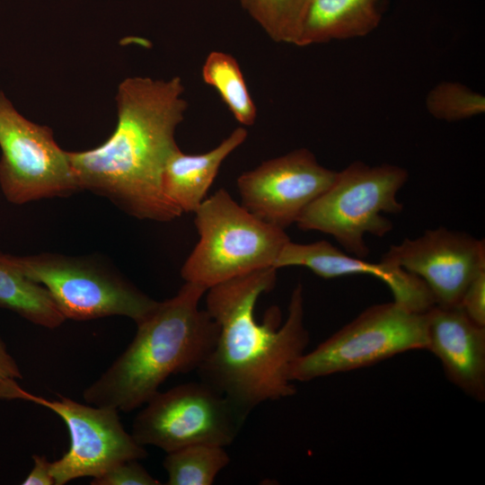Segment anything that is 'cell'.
Masks as SVG:
<instances>
[{
	"label": "cell",
	"instance_id": "9",
	"mask_svg": "<svg viewBox=\"0 0 485 485\" xmlns=\"http://www.w3.org/2000/svg\"><path fill=\"white\" fill-rule=\"evenodd\" d=\"M0 187L8 201L22 205L67 197L80 188L68 154L48 126L23 117L0 91Z\"/></svg>",
	"mask_w": 485,
	"mask_h": 485
},
{
	"label": "cell",
	"instance_id": "25",
	"mask_svg": "<svg viewBox=\"0 0 485 485\" xmlns=\"http://www.w3.org/2000/svg\"><path fill=\"white\" fill-rule=\"evenodd\" d=\"M33 466L28 476L22 482V485H55L50 471V463L40 454H33Z\"/></svg>",
	"mask_w": 485,
	"mask_h": 485
},
{
	"label": "cell",
	"instance_id": "11",
	"mask_svg": "<svg viewBox=\"0 0 485 485\" xmlns=\"http://www.w3.org/2000/svg\"><path fill=\"white\" fill-rule=\"evenodd\" d=\"M336 171L298 148L244 172L237 179L242 206L260 220L286 229L333 182Z\"/></svg>",
	"mask_w": 485,
	"mask_h": 485
},
{
	"label": "cell",
	"instance_id": "14",
	"mask_svg": "<svg viewBox=\"0 0 485 485\" xmlns=\"http://www.w3.org/2000/svg\"><path fill=\"white\" fill-rule=\"evenodd\" d=\"M428 347L445 376L466 395L485 399V327L460 307L433 305L427 312Z\"/></svg>",
	"mask_w": 485,
	"mask_h": 485
},
{
	"label": "cell",
	"instance_id": "10",
	"mask_svg": "<svg viewBox=\"0 0 485 485\" xmlns=\"http://www.w3.org/2000/svg\"><path fill=\"white\" fill-rule=\"evenodd\" d=\"M4 400H23L45 407L65 422L70 447L59 459L50 463L55 485H64L82 477L95 478L117 463L146 457L145 446L125 430L119 411L84 404L63 395L48 400L23 390L18 383L6 392Z\"/></svg>",
	"mask_w": 485,
	"mask_h": 485
},
{
	"label": "cell",
	"instance_id": "8",
	"mask_svg": "<svg viewBox=\"0 0 485 485\" xmlns=\"http://www.w3.org/2000/svg\"><path fill=\"white\" fill-rule=\"evenodd\" d=\"M146 404L131 434L140 445L166 454L193 445H230L248 416L202 380L159 391Z\"/></svg>",
	"mask_w": 485,
	"mask_h": 485
},
{
	"label": "cell",
	"instance_id": "18",
	"mask_svg": "<svg viewBox=\"0 0 485 485\" xmlns=\"http://www.w3.org/2000/svg\"><path fill=\"white\" fill-rule=\"evenodd\" d=\"M204 82L214 87L234 119L242 126L254 124L256 106L236 59L222 51L208 54L202 66Z\"/></svg>",
	"mask_w": 485,
	"mask_h": 485
},
{
	"label": "cell",
	"instance_id": "2",
	"mask_svg": "<svg viewBox=\"0 0 485 485\" xmlns=\"http://www.w3.org/2000/svg\"><path fill=\"white\" fill-rule=\"evenodd\" d=\"M181 77L123 80L116 95L118 119L101 145L67 152L80 190L105 197L128 215L171 222L183 214L165 195L163 173L179 148L174 133L188 103Z\"/></svg>",
	"mask_w": 485,
	"mask_h": 485
},
{
	"label": "cell",
	"instance_id": "3",
	"mask_svg": "<svg viewBox=\"0 0 485 485\" xmlns=\"http://www.w3.org/2000/svg\"><path fill=\"white\" fill-rule=\"evenodd\" d=\"M207 288L185 282L157 302L139 322L132 341L83 392L85 402L129 412L146 404L172 375L197 371L213 349L217 323L198 307Z\"/></svg>",
	"mask_w": 485,
	"mask_h": 485
},
{
	"label": "cell",
	"instance_id": "15",
	"mask_svg": "<svg viewBox=\"0 0 485 485\" xmlns=\"http://www.w3.org/2000/svg\"><path fill=\"white\" fill-rule=\"evenodd\" d=\"M247 130L239 127L212 150L189 154L175 150L163 173V189L182 213H194L205 200L225 158L246 139Z\"/></svg>",
	"mask_w": 485,
	"mask_h": 485
},
{
	"label": "cell",
	"instance_id": "22",
	"mask_svg": "<svg viewBox=\"0 0 485 485\" xmlns=\"http://www.w3.org/2000/svg\"><path fill=\"white\" fill-rule=\"evenodd\" d=\"M92 485H159L138 460L120 462L98 477L93 478Z\"/></svg>",
	"mask_w": 485,
	"mask_h": 485
},
{
	"label": "cell",
	"instance_id": "16",
	"mask_svg": "<svg viewBox=\"0 0 485 485\" xmlns=\"http://www.w3.org/2000/svg\"><path fill=\"white\" fill-rule=\"evenodd\" d=\"M382 0H310L295 46L360 38L381 20Z\"/></svg>",
	"mask_w": 485,
	"mask_h": 485
},
{
	"label": "cell",
	"instance_id": "21",
	"mask_svg": "<svg viewBox=\"0 0 485 485\" xmlns=\"http://www.w3.org/2000/svg\"><path fill=\"white\" fill-rule=\"evenodd\" d=\"M426 108L436 119L459 121L483 114L485 97L463 84L442 82L428 93Z\"/></svg>",
	"mask_w": 485,
	"mask_h": 485
},
{
	"label": "cell",
	"instance_id": "6",
	"mask_svg": "<svg viewBox=\"0 0 485 485\" xmlns=\"http://www.w3.org/2000/svg\"><path fill=\"white\" fill-rule=\"evenodd\" d=\"M427 312V311H426ZM426 312L392 301L365 309L292 366L293 382L356 370L414 349H427Z\"/></svg>",
	"mask_w": 485,
	"mask_h": 485
},
{
	"label": "cell",
	"instance_id": "23",
	"mask_svg": "<svg viewBox=\"0 0 485 485\" xmlns=\"http://www.w3.org/2000/svg\"><path fill=\"white\" fill-rule=\"evenodd\" d=\"M458 307L475 323L485 327V269L468 285Z\"/></svg>",
	"mask_w": 485,
	"mask_h": 485
},
{
	"label": "cell",
	"instance_id": "19",
	"mask_svg": "<svg viewBox=\"0 0 485 485\" xmlns=\"http://www.w3.org/2000/svg\"><path fill=\"white\" fill-rule=\"evenodd\" d=\"M224 446L193 445L167 453L163 467L168 485H210L229 463Z\"/></svg>",
	"mask_w": 485,
	"mask_h": 485
},
{
	"label": "cell",
	"instance_id": "20",
	"mask_svg": "<svg viewBox=\"0 0 485 485\" xmlns=\"http://www.w3.org/2000/svg\"><path fill=\"white\" fill-rule=\"evenodd\" d=\"M274 41L296 45L310 0H239Z\"/></svg>",
	"mask_w": 485,
	"mask_h": 485
},
{
	"label": "cell",
	"instance_id": "13",
	"mask_svg": "<svg viewBox=\"0 0 485 485\" xmlns=\"http://www.w3.org/2000/svg\"><path fill=\"white\" fill-rule=\"evenodd\" d=\"M305 267L323 278L348 275H369L382 280L391 290L393 301L419 313L435 305L426 284L417 276L380 260L370 262L336 248L325 240L310 243L288 241L279 252L274 268Z\"/></svg>",
	"mask_w": 485,
	"mask_h": 485
},
{
	"label": "cell",
	"instance_id": "1",
	"mask_svg": "<svg viewBox=\"0 0 485 485\" xmlns=\"http://www.w3.org/2000/svg\"><path fill=\"white\" fill-rule=\"evenodd\" d=\"M277 270L259 269L207 290L206 310L217 323L218 336L197 372L200 380L248 415L262 402L296 392L292 366L305 352L310 340L301 283L291 294L284 322L276 306L267 311L261 322L255 318V304L275 287Z\"/></svg>",
	"mask_w": 485,
	"mask_h": 485
},
{
	"label": "cell",
	"instance_id": "12",
	"mask_svg": "<svg viewBox=\"0 0 485 485\" xmlns=\"http://www.w3.org/2000/svg\"><path fill=\"white\" fill-rule=\"evenodd\" d=\"M380 260L419 278L435 304L457 307L472 278L485 269V242L464 232L437 227L392 245Z\"/></svg>",
	"mask_w": 485,
	"mask_h": 485
},
{
	"label": "cell",
	"instance_id": "5",
	"mask_svg": "<svg viewBox=\"0 0 485 485\" xmlns=\"http://www.w3.org/2000/svg\"><path fill=\"white\" fill-rule=\"evenodd\" d=\"M409 179L406 169L390 163L370 166L361 161L337 172L332 184L295 222L304 231L332 236L348 254L366 258L365 235L383 237L393 225L384 214H399L397 195Z\"/></svg>",
	"mask_w": 485,
	"mask_h": 485
},
{
	"label": "cell",
	"instance_id": "7",
	"mask_svg": "<svg viewBox=\"0 0 485 485\" xmlns=\"http://www.w3.org/2000/svg\"><path fill=\"white\" fill-rule=\"evenodd\" d=\"M5 256L13 268L48 290L66 320L124 316L137 323L157 304L117 272L88 259L47 252Z\"/></svg>",
	"mask_w": 485,
	"mask_h": 485
},
{
	"label": "cell",
	"instance_id": "17",
	"mask_svg": "<svg viewBox=\"0 0 485 485\" xmlns=\"http://www.w3.org/2000/svg\"><path fill=\"white\" fill-rule=\"evenodd\" d=\"M0 308L48 329L57 328L66 321L48 290L13 268L1 252Z\"/></svg>",
	"mask_w": 485,
	"mask_h": 485
},
{
	"label": "cell",
	"instance_id": "4",
	"mask_svg": "<svg viewBox=\"0 0 485 485\" xmlns=\"http://www.w3.org/2000/svg\"><path fill=\"white\" fill-rule=\"evenodd\" d=\"M194 214L199 239L181 274L185 282L207 289L274 268L279 252L290 241L284 229L252 215L224 189L205 198Z\"/></svg>",
	"mask_w": 485,
	"mask_h": 485
},
{
	"label": "cell",
	"instance_id": "24",
	"mask_svg": "<svg viewBox=\"0 0 485 485\" xmlns=\"http://www.w3.org/2000/svg\"><path fill=\"white\" fill-rule=\"evenodd\" d=\"M22 378V371L0 335V390Z\"/></svg>",
	"mask_w": 485,
	"mask_h": 485
}]
</instances>
